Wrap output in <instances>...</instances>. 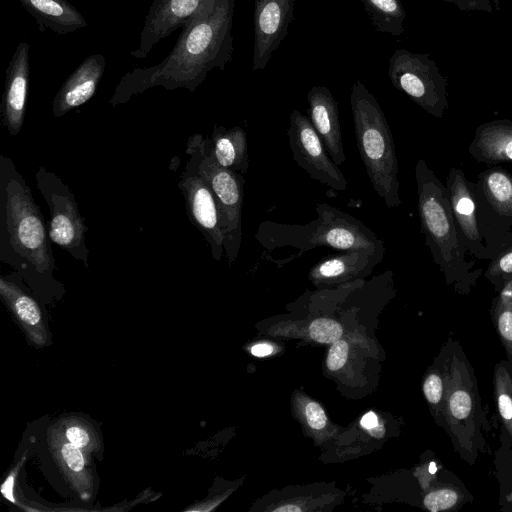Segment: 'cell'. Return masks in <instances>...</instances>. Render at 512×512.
<instances>
[{"instance_id":"6da1fadb","label":"cell","mask_w":512,"mask_h":512,"mask_svg":"<svg viewBox=\"0 0 512 512\" xmlns=\"http://www.w3.org/2000/svg\"><path fill=\"white\" fill-rule=\"evenodd\" d=\"M236 0H214L182 28L170 53L158 64L126 72L110 99L116 106L133 95L161 86L193 93L215 68L224 71L233 55L232 23Z\"/></svg>"},{"instance_id":"7a4b0ae2","label":"cell","mask_w":512,"mask_h":512,"mask_svg":"<svg viewBox=\"0 0 512 512\" xmlns=\"http://www.w3.org/2000/svg\"><path fill=\"white\" fill-rule=\"evenodd\" d=\"M48 224L12 159L0 155V260L33 290H57Z\"/></svg>"},{"instance_id":"3957f363","label":"cell","mask_w":512,"mask_h":512,"mask_svg":"<svg viewBox=\"0 0 512 512\" xmlns=\"http://www.w3.org/2000/svg\"><path fill=\"white\" fill-rule=\"evenodd\" d=\"M418 214L425 243L445 281L458 294L468 295L481 276V268L468 258L454 220L448 191L425 160L415 164Z\"/></svg>"},{"instance_id":"277c9868","label":"cell","mask_w":512,"mask_h":512,"mask_svg":"<svg viewBox=\"0 0 512 512\" xmlns=\"http://www.w3.org/2000/svg\"><path fill=\"white\" fill-rule=\"evenodd\" d=\"M317 219L305 225L271 220L260 223L255 239L268 251L292 247L300 254L317 247L385 252L381 239L363 222L328 203H318Z\"/></svg>"},{"instance_id":"5b68a950","label":"cell","mask_w":512,"mask_h":512,"mask_svg":"<svg viewBox=\"0 0 512 512\" xmlns=\"http://www.w3.org/2000/svg\"><path fill=\"white\" fill-rule=\"evenodd\" d=\"M350 105L356 144L373 189L388 208L402 204L396 146L387 118L374 95L360 81L351 88Z\"/></svg>"},{"instance_id":"8992f818","label":"cell","mask_w":512,"mask_h":512,"mask_svg":"<svg viewBox=\"0 0 512 512\" xmlns=\"http://www.w3.org/2000/svg\"><path fill=\"white\" fill-rule=\"evenodd\" d=\"M447 346L444 430L461 459L473 465L486 449L485 415L475 372L462 346L451 338Z\"/></svg>"},{"instance_id":"52a82bcc","label":"cell","mask_w":512,"mask_h":512,"mask_svg":"<svg viewBox=\"0 0 512 512\" xmlns=\"http://www.w3.org/2000/svg\"><path fill=\"white\" fill-rule=\"evenodd\" d=\"M188 141L198 155V171L210 185L220 212L224 251L229 264L237 261L242 242V209L245 179L241 173L221 167L211 157L206 138L193 134Z\"/></svg>"},{"instance_id":"ba28073f","label":"cell","mask_w":512,"mask_h":512,"mask_svg":"<svg viewBox=\"0 0 512 512\" xmlns=\"http://www.w3.org/2000/svg\"><path fill=\"white\" fill-rule=\"evenodd\" d=\"M37 188L49 208L48 230L51 241L89 268V249L85 241L88 228L80 214L75 195L54 172L39 166Z\"/></svg>"},{"instance_id":"9c48e42d","label":"cell","mask_w":512,"mask_h":512,"mask_svg":"<svg viewBox=\"0 0 512 512\" xmlns=\"http://www.w3.org/2000/svg\"><path fill=\"white\" fill-rule=\"evenodd\" d=\"M388 77L428 114L441 118L448 109V78L428 54L396 49L389 59Z\"/></svg>"},{"instance_id":"30bf717a","label":"cell","mask_w":512,"mask_h":512,"mask_svg":"<svg viewBox=\"0 0 512 512\" xmlns=\"http://www.w3.org/2000/svg\"><path fill=\"white\" fill-rule=\"evenodd\" d=\"M473 192L481 235L492 260L512 234V174L492 165L473 182Z\"/></svg>"},{"instance_id":"8fae6325","label":"cell","mask_w":512,"mask_h":512,"mask_svg":"<svg viewBox=\"0 0 512 512\" xmlns=\"http://www.w3.org/2000/svg\"><path fill=\"white\" fill-rule=\"evenodd\" d=\"M186 153L190 158L178 188L184 197L190 222L209 245L213 259L219 262L225 251L218 204L210 185L198 171L197 151L189 141Z\"/></svg>"},{"instance_id":"7c38bea8","label":"cell","mask_w":512,"mask_h":512,"mask_svg":"<svg viewBox=\"0 0 512 512\" xmlns=\"http://www.w3.org/2000/svg\"><path fill=\"white\" fill-rule=\"evenodd\" d=\"M289 119L287 136L297 165L311 179L336 191H346L348 181L328 154L309 117L295 109L290 113Z\"/></svg>"},{"instance_id":"4fadbf2b","label":"cell","mask_w":512,"mask_h":512,"mask_svg":"<svg viewBox=\"0 0 512 512\" xmlns=\"http://www.w3.org/2000/svg\"><path fill=\"white\" fill-rule=\"evenodd\" d=\"M446 188L460 238L470 256L490 261L491 256L481 235L473 182L463 170L451 167L446 178Z\"/></svg>"},{"instance_id":"5bb4252c","label":"cell","mask_w":512,"mask_h":512,"mask_svg":"<svg viewBox=\"0 0 512 512\" xmlns=\"http://www.w3.org/2000/svg\"><path fill=\"white\" fill-rule=\"evenodd\" d=\"M295 0H255L252 70H263L284 40L293 20Z\"/></svg>"},{"instance_id":"9a60e30c","label":"cell","mask_w":512,"mask_h":512,"mask_svg":"<svg viewBox=\"0 0 512 512\" xmlns=\"http://www.w3.org/2000/svg\"><path fill=\"white\" fill-rule=\"evenodd\" d=\"M214 0H153L140 34L139 46L130 52L145 58L153 47L178 28L185 27L195 15Z\"/></svg>"},{"instance_id":"2e32d148","label":"cell","mask_w":512,"mask_h":512,"mask_svg":"<svg viewBox=\"0 0 512 512\" xmlns=\"http://www.w3.org/2000/svg\"><path fill=\"white\" fill-rule=\"evenodd\" d=\"M29 50L27 42L19 43L5 70L0 120L11 136L18 135L24 125L30 74Z\"/></svg>"},{"instance_id":"e0dca14e","label":"cell","mask_w":512,"mask_h":512,"mask_svg":"<svg viewBox=\"0 0 512 512\" xmlns=\"http://www.w3.org/2000/svg\"><path fill=\"white\" fill-rule=\"evenodd\" d=\"M106 58L102 54H92L66 78L56 93L52 113L62 117L71 110L89 101L97 91L104 75Z\"/></svg>"},{"instance_id":"ac0fdd59","label":"cell","mask_w":512,"mask_h":512,"mask_svg":"<svg viewBox=\"0 0 512 512\" xmlns=\"http://www.w3.org/2000/svg\"><path fill=\"white\" fill-rule=\"evenodd\" d=\"M309 119L328 154L338 166L346 162L342 143L339 108L331 91L314 86L307 93Z\"/></svg>"},{"instance_id":"d6986e66","label":"cell","mask_w":512,"mask_h":512,"mask_svg":"<svg viewBox=\"0 0 512 512\" xmlns=\"http://www.w3.org/2000/svg\"><path fill=\"white\" fill-rule=\"evenodd\" d=\"M384 253L366 249L340 250V253L320 259L311 268L309 278L316 284H323L365 277L381 263Z\"/></svg>"},{"instance_id":"ffe728a7","label":"cell","mask_w":512,"mask_h":512,"mask_svg":"<svg viewBox=\"0 0 512 512\" xmlns=\"http://www.w3.org/2000/svg\"><path fill=\"white\" fill-rule=\"evenodd\" d=\"M468 152L472 158L486 164L512 162V121L500 119L479 125Z\"/></svg>"},{"instance_id":"44dd1931","label":"cell","mask_w":512,"mask_h":512,"mask_svg":"<svg viewBox=\"0 0 512 512\" xmlns=\"http://www.w3.org/2000/svg\"><path fill=\"white\" fill-rule=\"evenodd\" d=\"M36 20L39 29L57 35L72 33L88 26L78 9L67 0H18Z\"/></svg>"},{"instance_id":"7402d4cb","label":"cell","mask_w":512,"mask_h":512,"mask_svg":"<svg viewBox=\"0 0 512 512\" xmlns=\"http://www.w3.org/2000/svg\"><path fill=\"white\" fill-rule=\"evenodd\" d=\"M206 141L209 153L218 165L241 174L248 171L247 134L243 128L214 125L211 137H206Z\"/></svg>"},{"instance_id":"603a6c76","label":"cell","mask_w":512,"mask_h":512,"mask_svg":"<svg viewBox=\"0 0 512 512\" xmlns=\"http://www.w3.org/2000/svg\"><path fill=\"white\" fill-rule=\"evenodd\" d=\"M448 346L447 342L441 349L432 369L426 374L422 389L423 394L432 410L433 416L443 429L445 427V395L448 376Z\"/></svg>"},{"instance_id":"cb8c5ba5","label":"cell","mask_w":512,"mask_h":512,"mask_svg":"<svg viewBox=\"0 0 512 512\" xmlns=\"http://www.w3.org/2000/svg\"><path fill=\"white\" fill-rule=\"evenodd\" d=\"M376 31L392 36L405 32L406 12L400 0H360Z\"/></svg>"},{"instance_id":"d4e9b609","label":"cell","mask_w":512,"mask_h":512,"mask_svg":"<svg viewBox=\"0 0 512 512\" xmlns=\"http://www.w3.org/2000/svg\"><path fill=\"white\" fill-rule=\"evenodd\" d=\"M493 396L503 433L512 443V367L506 359L494 367Z\"/></svg>"},{"instance_id":"484cf974","label":"cell","mask_w":512,"mask_h":512,"mask_svg":"<svg viewBox=\"0 0 512 512\" xmlns=\"http://www.w3.org/2000/svg\"><path fill=\"white\" fill-rule=\"evenodd\" d=\"M491 318L512 367V285H505L492 301Z\"/></svg>"},{"instance_id":"4316f807","label":"cell","mask_w":512,"mask_h":512,"mask_svg":"<svg viewBox=\"0 0 512 512\" xmlns=\"http://www.w3.org/2000/svg\"><path fill=\"white\" fill-rule=\"evenodd\" d=\"M464 491L452 483H444L431 489L425 495L424 507L431 512L458 509L465 502V498L470 496L469 494L465 495Z\"/></svg>"},{"instance_id":"83f0119b","label":"cell","mask_w":512,"mask_h":512,"mask_svg":"<svg viewBox=\"0 0 512 512\" xmlns=\"http://www.w3.org/2000/svg\"><path fill=\"white\" fill-rule=\"evenodd\" d=\"M512 275V234L507 243L490 261L486 271V279L498 293Z\"/></svg>"},{"instance_id":"f1b7e54d","label":"cell","mask_w":512,"mask_h":512,"mask_svg":"<svg viewBox=\"0 0 512 512\" xmlns=\"http://www.w3.org/2000/svg\"><path fill=\"white\" fill-rule=\"evenodd\" d=\"M309 333L315 341L331 344L340 339L342 327L335 320L318 318L310 324Z\"/></svg>"},{"instance_id":"f546056e","label":"cell","mask_w":512,"mask_h":512,"mask_svg":"<svg viewBox=\"0 0 512 512\" xmlns=\"http://www.w3.org/2000/svg\"><path fill=\"white\" fill-rule=\"evenodd\" d=\"M455 5L461 11L492 12L500 10L499 0H441Z\"/></svg>"},{"instance_id":"4dcf8cb0","label":"cell","mask_w":512,"mask_h":512,"mask_svg":"<svg viewBox=\"0 0 512 512\" xmlns=\"http://www.w3.org/2000/svg\"><path fill=\"white\" fill-rule=\"evenodd\" d=\"M348 356V344L345 340L338 339L329 350L327 357V366L330 370H338L341 368Z\"/></svg>"},{"instance_id":"1f68e13d","label":"cell","mask_w":512,"mask_h":512,"mask_svg":"<svg viewBox=\"0 0 512 512\" xmlns=\"http://www.w3.org/2000/svg\"><path fill=\"white\" fill-rule=\"evenodd\" d=\"M61 453L71 470L79 472L83 469L84 458L79 447L71 442L65 443L61 448Z\"/></svg>"},{"instance_id":"d6a6232c","label":"cell","mask_w":512,"mask_h":512,"mask_svg":"<svg viewBox=\"0 0 512 512\" xmlns=\"http://www.w3.org/2000/svg\"><path fill=\"white\" fill-rule=\"evenodd\" d=\"M307 422L313 429H322L326 424V415L322 407L316 402H309L305 408Z\"/></svg>"},{"instance_id":"836d02e7","label":"cell","mask_w":512,"mask_h":512,"mask_svg":"<svg viewBox=\"0 0 512 512\" xmlns=\"http://www.w3.org/2000/svg\"><path fill=\"white\" fill-rule=\"evenodd\" d=\"M66 436L69 442L79 448L85 447L89 442L88 434L81 428L72 426L67 429Z\"/></svg>"},{"instance_id":"e575fe53","label":"cell","mask_w":512,"mask_h":512,"mask_svg":"<svg viewBox=\"0 0 512 512\" xmlns=\"http://www.w3.org/2000/svg\"><path fill=\"white\" fill-rule=\"evenodd\" d=\"M273 347L267 343L256 344L251 348V353L257 357H264L271 354Z\"/></svg>"},{"instance_id":"d590c367","label":"cell","mask_w":512,"mask_h":512,"mask_svg":"<svg viewBox=\"0 0 512 512\" xmlns=\"http://www.w3.org/2000/svg\"><path fill=\"white\" fill-rule=\"evenodd\" d=\"M361 425L366 429H373L374 427H376L378 425V419L375 413H366L361 419Z\"/></svg>"},{"instance_id":"8d00e7d4","label":"cell","mask_w":512,"mask_h":512,"mask_svg":"<svg viewBox=\"0 0 512 512\" xmlns=\"http://www.w3.org/2000/svg\"><path fill=\"white\" fill-rule=\"evenodd\" d=\"M301 508L295 505H285L275 509V511H283V512H295L300 511Z\"/></svg>"}]
</instances>
